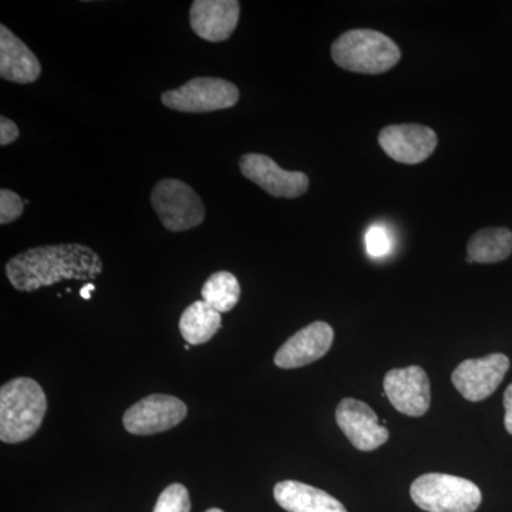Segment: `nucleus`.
<instances>
[{"mask_svg": "<svg viewBox=\"0 0 512 512\" xmlns=\"http://www.w3.org/2000/svg\"><path fill=\"white\" fill-rule=\"evenodd\" d=\"M103 272V262L82 244H57L30 248L9 259L6 275L19 292H35L67 281H93Z\"/></svg>", "mask_w": 512, "mask_h": 512, "instance_id": "f257e3e1", "label": "nucleus"}, {"mask_svg": "<svg viewBox=\"0 0 512 512\" xmlns=\"http://www.w3.org/2000/svg\"><path fill=\"white\" fill-rule=\"evenodd\" d=\"M46 410V394L36 380H9L0 389V440L8 444L29 440L42 426Z\"/></svg>", "mask_w": 512, "mask_h": 512, "instance_id": "f03ea898", "label": "nucleus"}, {"mask_svg": "<svg viewBox=\"0 0 512 512\" xmlns=\"http://www.w3.org/2000/svg\"><path fill=\"white\" fill-rule=\"evenodd\" d=\"M333 62L348 72L382 74L402 59L399 46L390 37L372 29H353L333 42Z\"/></svg>", "mask_w": 512, "mask_h": 512, "instance_id": "7ed1b4c3", "label": "nucleus"}, {"mask_svg": "<svg viewBox=\"0 0 512 512\" xmlns=\"http://www.w3.org/2000/svg\"><path fill=\"white\" fill-rule=\"evenodd\" d=\"M410 495L414 504L427 512H474L483 500L473 481L440 473L417 478L410 487Z\"/></svg>", "mask_w": 512, "mask_h": 512, "instance_id": "20e7f679", "label": "nucleus"}, {"mask_svg": "<svg viewBox=\"0 0 512 512\" xmlns=\"http://www.w3.org/2000/svg\"><path fill=\"white\" fill-rule=\"evenodd\" d=\"M151 205L161 224L171 232L200 227L205 220V207L200 195L177 178H165L151 192Z\"/></svg>", "mask_w": 512, "mask_h": 512, "instance_id": "39448f33", "label": "nucleus"}, {"mask_svg": "<svg viewBox=\"0 0 512 512\" xmlns=\"http://www.w3.org/2000/svg\"><path fill=\"white\" fill-rule=\"evenodd\" d=\"M167 109L180 113H211L227 110L239 101V90L234 83L218 77H195L178 87L161 94Z\"/></svg>", "mask_w": 512, "mask_h": 512, "instance_id": "423d86ee", "label": "nucleus"}, {"mask_svg": "<svg viewBox=\"0 0 512 512\" xmlns=\"http://www.w3.org/2000/svg\"><path fill=\"white\" fill-rule=\"evenodd\" d=\"M183 400L170 394H150L124 413V429L136 436H151L174 429L187 417Z\"/></svg>", "mask_w": 512, "mask_h": 512, "instance_id": "0eeeda50", "label": "nucleus"}, {"mask_svg": "<svg viewBox=\"0 0 512 512\" xmlns=\"http://www.w3.org/2000/svg\"><path fill=\"white\" fill-rule=\"evenodd\" d=\"M239 170L247 180L276 198H298L309 190V178L299 171H286L271 157L249 153L239 158Z\"/></svg>", "mask_w": 512, "mask_h": 512, "instance_id": "6e6552de", "label": "nucleus"}, {"mask_svg": "<svg viewBox=\"0 0 512 512\" xmlns=\"http://www.w3.org/2000/svg\"><path fill=\"white\" fill-rule=\"evenodd\" d=\"M510 369V359L503 353H493L481 359H468L451 375L454 387L464 399L481 402L498 389Z\"/></svg>", "mask_w": 512, "mask_h": 512, "instance_id": "1a4fd4ad", "label": "nucleus"}, {"mask_svg": "<svg viewBox=\"0 0 512 512\" xmlns=\"http://www.w3.org/2000/svg\"><path fill=\"white\" fill-rule=\"evenodd\" d=\"M439 138L434 130L420 124H393L379 134L384 153L397 163L416 165L423 163L436 150Z\"/></svg>", "mask_w": 512, "mask_h": 512, "instance_id": "9d476101", "label": "nucleus"}, {"mask_svg": "<svg viewBox=\"0 0 512 512\" xmlns=\"http://www.w3.org/2000/svg\"><path fill=\"white\" fill-rule=\"evenodd\" d=\"M383 384L384 392L397 412L421 417L429 410L430 382L423 367L409 366L390 370Z\"/></svg>", "mask_w": 512, "mask_h": 512, "instance_id": "9b49d317", "label": "nucleus"}, {"mask_svg": "<svg viewBox=\"0 0 512 512\" xmlns=\"http://www.w3.org/2000/svg\"><path fill=\"white\" fill-rule=\"evenodd\" d=\"M336 423L353 447L373 451L389 440V430L379 423V417L365 402L343 399L336 409Z\"/></svg>", "mask_w": 512, "mask_h": 512, "instance_id": "f8f14e48", "label": "nucleus"}, {"mask_svg": "<svg viewBox=\"0 0 512 512\" xmlns=\"http://www.w3.org/2000/svg\"><path fill=\"white\" fill-rule=\"evenodd\" d=\"M335 332L326 322H313L286 340L275 355L281 369H298L319 360L332 348Z\"/></svg>", "mask_w": 512, "mask_h": 512, "instance_id": "ddd939ff", "label": "nucleus"}, {"mask_svg": "<svg viewBox=\"0 0 512 512\" xmlns=\"http://www.w3.org/2000/svg\"><path fill=\"white\" fill-rule=\"evenodd\" d=\"M239 13L238 0H195L190 9L191 29L207 42H225L237 29Z\"/></svg>", "mask_w": 512, "mask_h": 512, "instance_id": "4468645a", "label": "nucleus"}, {"mask_svg": "<svg viewBox=\"0 0 512 512\" xmlns=\"http://www.w3.org/2000/svg\"><path fill=\"white\" fill-rule=\"evenodd\" d=\"M42 66L35 53L5 25L0 26V77L19 84L35 83Z\"/></svg>", "mask_w": 512, "mask_h": 512, "instance_id": "2eb2a0df", "label": "nucleus"}, {"mask_svg": "<svg viewBox=\"0 0 512 512\" xmlns=\"http://www.w3.org/2000/svg\"><path fill=\"white\" fill-rule=\"evenodd\" d=\"M274 497L279 507L288 512H348L345 505L326 491L301 481H281L275 485Z\"/></svg>", "mask_w": 512, "mask_h": 512, "instance_id": "dca6fc26", "label": "nucleus"}, {"mask_svg": "<svg viewBox=\"0 0 512 512\" xmlns=\"http://www.w3.org/2000/svg\"><path fill=\"white\" fill-rule=\"evenodd\" d=\"M221 313L215 311L205 301H197L188 306L180 318L181 336L188 345H202L214 338L221 329Z\"/></svg>", "mask_w": 512, "mask_h": 512, "instance_id": "f3484780", "label": "nucleus"}, {"mask_svg": "<svg viewBox=\"0 0 512 512\" xmlns=\"http://www.w3.org/2000/svg\"><path fill=\"white\" fill-rule=\"evenodd\" d=\"M512 252V232L507 228H484L467 244L468 258L478 264H494L507 259Z\"/></svg>", "mask_w": 512, "mask_h": 512, "instance_id": "a211bd4d", "label": "nucleus"}, {"mask_svg": "<svg viewBox=\"0 0 512 512\" xmlns=\"http://www.w3.org/2000/svg\"><path fill=\"white\" fill-rule=\"evenodd\" d=\"M202 301L215 311L227 313L237 306L241 298V286L234 274L227 271L215 272L202 286Z\"/></svg>", "mask_w": 512, "mask_h": 512, "instance_id": "6ab92c4d", "label": "nucleus"}, {"mask_svg": "<svg viewBox=\"0 0 512 512\" xmlns=\"http://www.w3.org/2000/svg\"><path fill=\"white\" fill-rule=\"evenodd\" d=\"M190 494L183 484H171L158 497L153 512H190Z\"/></svg>", "mask_w": 512, "mask_h": 512, "instance_id": "aec40b11", "label": "nucleus"}, {"mask_svg": "<svg viewBox=\"0 0 512 512\" xmlns=\"http://www.w3.org/2000/svg\"><path fill=\"white\" fill-rule=\"evenodd\" d=\"M365 242L367 252L373 258H383V256L389 255L393 249V241L389 231L380 224L372 225L367 229Z\"/></svg>", "mask_w": 512, "mask_h": 512, "instance_id": "412c9836", "label": "nucleus"}, {"mask_svg": "<svg viewBox=\"0 0 512 512\" xmlns=\"http://www.w3.org/2000/svg\"><path fill=\"white\" fill-rule=\"evenodd\" d=\"M25 204L15 191L3 188L0 191V224L8 225L22 217Z\"/></svg>", "mask_w": 512, "mask_h": 512, "instance_id": "4be33fe9", "label": "nucleus"}, {"mask_svg": "<svg viewBox=\"0 0 512 512\" xmlns=\"http://www.w3.org/2000/svg\"><path fill=\"white\" fill-rule=\"evenodd\" d=\"M19 128L8 117H0V146H9L19 138Z\"/></svg>", "mask_w": 512, "mask_h": 512, "instance_id": "5701e85b", "label": "nucleus"}, {"mask_svg": "<svg viewBox=\"0 0 512 512\" xmlns=\"http://www.w3.org/2000/svg\"><path fill=\"white\" fill-rule=\"evenodd\" d=\"M504 407H505V429L512 436V383L507 387L504 393Z\"/></svg>", "mask_w": 512, "mask_h": 512, "instance_id": "b1692460", "label": "nucleus"}, {"mask_svg": "<svg viewBox=\"0 0 512 512\" xmlns=\"http://www.w3.org/2000/svg\"><path fill=\"white\" fill-rule=\"evenodd\" d=\"M96 291V286L93 284H86V286H83L82 292H80V295H82L83 299H86V301H89L90 298H92V292Z\"/></svg>", "mask_w": 512, "mask_h": 512, "instance_id": "393cba45", "label": "nucleus"}, {"mask_svg": "<svg viewBox=\"0 0 512 512\" xmlns=\"http://www.w3.org/2000/svg\"><path fill=\"white\" fill-rule=\"evenodd\" d=\"M205 512H224V511L220 510V508H210V510L205 511Z\"/></svg>", "mask_w": 512, "mask_h": 512, "instance_id": "a878e982", "label": "nucleus"}]
</instances>
